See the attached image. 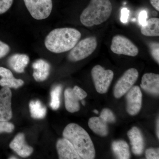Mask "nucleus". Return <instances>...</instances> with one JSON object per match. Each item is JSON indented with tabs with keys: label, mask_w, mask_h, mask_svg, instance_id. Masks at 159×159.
Returning <instances> with one entry per match:
<instances>
[{
	"label": "nucleus",
	"mask_w": 159,
	"mask_h": 159,
	"mask_svg": "<svg viewBox=\"0 0 159 159\" xmlns=\"http://www.w3.org/2000/svg\"><path fill=\"white\" fill-rule=\"evenodd\" d=\"M81 33L74 28H64L54 29L46 36L45 45L47 49L54 53L70 51L78 42Z\"/></svg>",
	"instance_id": "1"
},
{
	"label": "nucleus",
	"mask_w": 159,
	"mask_h": 159,
	"mask_svg": "<svg viewBox=\"0 0 159 159\" xmlns=\"http://www.w3.org/2000/svg\"><path fill=\"white\" fill-rule=\"evenodd\" d=\"M63 136L74 146L80 159H93L95 158V148L87 132L80 125L70 123L63 132Z\"/></svg>",
	"instance_id": "2"
},
{
	"label": "nucleus",
	"mask_w": 159,
	"mask_h": 159,
	"mask_svg": "<svg viewBox=\"0 0 159 159\" xmlns=\"http://www.w3.org/2000/svg\"><path fill=\"white\" fill-rule=\"evenodd\" d=\"M112 11L110 0H91L80 15V22L87 27L100 25L108 19Z\"/></svg>",
	"instance_id": "3"
},
{
	"label": "nucleus",
	"mask_w": 159,
	"mask_h": 159,
	"mask_svg": "<svg viewBox=\"0 0 159 159\" xmlns=\"http://www.w3.org/2000/svg\"><path fill=\"white\" fill-rule=\"evenodd\" d=\"M97 39L94 36L86 38L75 45L70 50L68 58L71 61H77L89 57L97 48Z\"/></svg>",
	"instance_id": "4"
},
{
	"label": "nucleus",
	"mask_w": 159,
	"mask_h": 159,
	"mask_svg": "<svg viewBox=\"0 0 159 159\" xmlns=\"http://www.w3.org/2000/svg\"><path fill=\"white\" fill-rule=\"evenodd\" d=\"M91 74L97 92L100 94L106 93L113 79V72L98 65L92 69Z\"/></svg>",
	"instance_id": "5"
},
{
	"label": "nucleus",
	"mask_w": 159,
	"mask_h": 159,
	"mask_svg": "<svg viewBox=\"0 0 159 159\" xmlns=\"http://www.w3.org/2000/svg\"><path fill=\"white\" fill-rule=\"evenodd\" d=\"M31 16L37 20L47 19L53 8L52 0H24Z\"/></svg>",
	"instance_id": "6"
},
{
	"label": "nucleus",
	"mask_w": 159,
	"mask_h": 159,
	"mask_svg": "<svg viewBox=\"0 0 159 159\" xmlns=\"http://www.w3.org/2000/svg\"><path fill=\"white\" fill-rule=\"evenodd\" d=\"M111 51L115 54L135 57L139 53L136 46L127 38L121 35H115L112 40Z\"/></svg>",
	"instance_id": "7"
},
{
	"label": "nucleus",
	"mask_w": 159,
	"mask_h": 159,
	"mask_svg": "<svg viewBox=\"0 0 159 159\" xmlns=\"http://www.w3.org/2000/svg\"><path fill=\"white\" fill-rule=\"evenodd\" d=\"M139 76V72L136 69L130 68L125 71L115 85L114 91L115 97L118 99L127 93L136 82Z\"/></svg>",
	"instance_id": "8"
},
{
	"label": "nucleus",
	"mask_w": 159,
	"mask_h": 159,
	"mask_svg": "<svg viewBox=\"0 0 159 159\" xmlns=\"http://www.w3.org/2000/svg\"><path fill=\"white\" fill-rule=\"evenodd\" d=\"M64 96L66 109L70 112L74 113L79 111V101L86 97L87 94L82 89L75 86L73 89H66Z\"/></svg>",
	"instance_id": "9"
},
{
	"label": "nucleus",
	"mask_w": 159,
	"mask_h": 159,
	"mask_svg": "<svg viewBox=\"0 0 159 159\" xmlns=\"http://www.w3.org/2000/svg\"><path fill=\"white\" fill-rule=\"evenodd\" d=\"M126 95V110L130 116L136 115L142 106V94L138 86H133Z\"/></svg>",
	"instance_id": "10"
},
{
	"label": "nucleus",
	"mask_w": 159,
	"mask_h": 159,
	"mask_svg": "<svg viewBox=\"0 0 159 159\" xmlns=\"http://www.w3.org/2000/svg\"><path fill=\"white\" fill-rule=\"evenodd\" d=\"M11 97L9 88L4 87L0 90V121H8L12 118Z\"/></svg>",
	"instance_id": "11"
},
{
	"label": "nucleus",
	"mask_w": 159,
	"mask_h": 159,
	"mask_svg": "<svg viewBox=\"0 0 159 159\" xmlns=\"http://www.w3.org/2000/svg\"><path fill=\"white\" fill-rule=\"evenodd\" d=\"M9 147L18 155L22 157L30 156L33 152V148L26 143L24 134L16 135L9 144Z\"/></svg>",
	"instance_id": "12"
},
{
	"label": "nucleus",
	"mask_w": 159,
	"mask_h": 159,
	"mask_svg": "<svg viewBox=\"0 0 159 159\" xmlns=\"http://www.w3.org/2000/svg\"><path fill=\"white\" fill-rule=\"evenodd\" d=\"M56 148L60 159H80L72 144L65 138L58 139Z\"/></svg>",
	"instance_id": "13"
},
{
	"label": "nucleus",
	"mask_w": 159,
	"mask_h": 159,
	"mask_svg": "<svg viewBox=\"0 0 159 159\" xmlns=\"http://www.w3.org/2000/svg\"><path fill=\"white\" fill-rule=\"evenodd\" d=\"M141 86L148 93L154 96L159 94V75L153 73H146L142 76Z\"/></svg>",
	"instance_id": "14"
},
{
	"label": "nucleus",
	"mask_w": 159,
	"mask_h": 159,
	"mask_svg": "<svg viewBox=\"0 0 159 159\" xmlns=\"http://www.w3.org/2000/svg\"><path fill=\"white\" fill-rule=\"evenodd\" d=\"M127 135L130 140L133 152L136 155L142 154L144 150V141L141 130L134 126L129 131Z\"/></svg>",
	"instance_id": "15"
},
{
	"label": "nucleus",
	"mask_w": 159,
	"mask_h": 159,
	"mask_svg": "<svg viewBox=\"0 0 159 159\" xmlns=\"http://www.w3.org/2000/svg\"><path fill=\"white\" fill-rule=\"evenodd\" d=\"M32 68L34 69L33 77L36 81H43L48 77L51 66L44 60H37L33 63Z\"/></svg>",
	"instance_id": "16"
},
{
	"label": "nucleus",
	"mask_w": 159,
	"mask_h": 159,
	"mask_svg": "<svg viewBox=\"0 0 159 159\" xmlns=\"http://www.w3.org/2000/svg\"><path fill=\"white\" fill-rule=\"evenodd\" d=\"M29 62V57L25 54H13L8 60L10 67L17 73H22Z\"/></svg>",
	"instance_id": "17"
},
{
	"label": "nucleus",
	"mask_w": 159,
	"mask_h": 159,
	"mask_svg": "<svg viewBox=\"0 0 159 159\" xmlns=\"http://www.w3.org/2000/svg\"><path fill=\"white\" fill-rule=\"evenodd\" d=\"M89 127L95 134L101 137H105L108 133L107 123L100 117H92L89 120Z\"/></svg>",
	"instance_id": "18"
},
{
	"label": "nucleus",
	"mask_w": 159,
	"mask_h": 159,
	"mask_svg": "<svg viewBox=\"0 0 159 159\" xmlns=\"http://www.w3.org/2000/svg\"><path fill=\"white\" fill-rule=\"evenodd\" d=\"M112 149L117 158H130L129 146L127 142L123 140L114 141L112 144Z\"/></svg>",
	"instance_id": "19"
},
{
	"label": "nucleus",
	"mask_w": 159,
	"mask_h": 159,
	"mask_svg": "<svg viewBox=\"0 0 159 159\" xmlns=\"http://www.w3.org/2000/svg\"><path fill=\"white\" fill-rule=\"evenodd\" d=\"M141 33L147 36H159V19L152 18L146 21L144 26H142Z\"/></svg>",
	"instance_id": "20"
},
{
	"label": "nucleus",
	"mask_w": 159,
	"mask_h": 159,
	"mask_svg": "<svg viewBox=\"0 0 159 159\" xmlns=\"http://www.w3.org/2000/svg\"><path fill=\"white\" fill-rule=\"evenodd\" d=\"M31 116L34 119H42L47 114V108L39 100H33L29 103Z\"/></svg>",
	"instance_id": "21"
},
{
	"label": "nucleus",
	"mask_w": 159,
	"mask_h": 159,
	"mask_svg": "<svg viewBox=\"0 0 159 159\" xmlns=\"http://www.w3.org/2000/svg\"><path fill=\"white\" fill-rule=\"evenodd\" d=\"M62 90V86L60 85L56 86L52 90L51 93V102L50 106L52 109L56 110L59 108L60 105L61 93Z\"/></svg>",
	"instance_id": "22"
},
{
	"label": "nucleus",
	"mask_w": 159,
	"mask_h": 159,
	"mask_svg": "<svg viewBox=\"0 0 159 159\" xmlns=\"http://www.w3.org/2000/svg\"><path fill=\"white\" fill-rule=\"evenodd\" d=\"M24 84L22 80L16 79L13 77L2 78L0 79V85L9 88L18 89Z\"/></svg>",
	"instance_id": "23"
},
{
	"label": "nucleus",
	"mask_w": 159,
	"mask_h": 159,
	"mask_svg": "<svg viewBox=\"0 0 159 159\" xmlns=\"http://www.w3.org/2000/svg\"><path fill=\"white\" fill-rule=\"evenodd\" d=\"M100 117L107 123H113L116 121V118L113 113L107 108H104L102 110Z\"/></svg>",
	"instance_id": "24"
},
{
	"label": "nucleus",
	"mask_w": 159,
	"mask_h": 159,
	"mask_svg": "<svg viewBox=\"0 0 159 159\" xmlns=\"http://www.w3.org/2000/svg\"><path fill=\"white\" fill-rule=\"evenodd\" d=\"M151 54L155 60L159 63V44L158 43L151 42L149 44Z\"/></svg>",
	"instance_id": "25"
},
{
	"label": "nucleus",
	"mask_w": 159,
	"mask_h": 159,
	"mask_svg": "<svg viewBox=\"0 0 159 159\" xmlns=\"http://www.w3.org/2000/svg\"><path fill=\"white\" fill-rule=\"evenodd\" d=\"M14 129V125L8 121H0V133H11Z\"/></svg>",
	"instance_id": "26"
},
{
	"label": "nucleus",
	"mask_w": 159,
	"mask_h": 159,
	"mask_svg": "<svg viewBox=\"0 0 159 159\" xmlns=\"http://www.w3.org/2000/svg\"><path fill=\"white\" fill-rule=\"evenodd\" d=\"M13 0H0V14L5 13L12 6Z\"/></svg>",
	"instance_id": "27"
},
{
	"label": "nucleus",
	"mask_w": 159,
	"mask_h": 159,
	"mask_svg": "<svg viewBox=\"0 0 159 159\" xmlns=\"http://www.w3.org/2000/svg\"><path fill=\"white\" fill-rule=\"evenodd\" d=\"M145 156L148 159H159V148H149L145 151Z\"/></svg>",
	"instance_id": "28"
},
{
	"label": "nucleus",
	"mask_w": 159,
	"mask_h": 159,
	"mask_svg": "<svg viewBox=\"0 0 159 159\" xmlns=\"http://www.w3.org/2000/svg\"><path fill=\"white\" fill-rule=\"evenodd\" d=\"M9 46L6 43L0 41V58L6 56L10 51Z\"/></svg>",
	"instance_id": "29"
},
{
	"label": "nucleus",
	"mask_w": 159,
	"mask_h": 159,
	"mask_svg": "<svg viewBox=\"0 0 159 159\" xmlns=\"http://www.w3.org/2000/svg\"><path fill=\"white\" fill-rule=\"evenodd\" d=\"M0 76L2 78L13 77V75L11 71L6 68L0 67Z\"/></svg>",
	"instance_id": "30"
},
{
	"label": "nucleus",
	"mask_w": 159,
	"mask_h": 159,
	"mask_svg": "<svg viewBox=\"0 0 159 159\" xmlns=\"http://www.w3.org/2000/svg\"><path fill=\"white\" fill-rule=\"evenodd\" d=\"M129 11L127 8H124L121 11V20L122 23H126L128 21Z\"/></svg>",
	"instance_id": "31"
},
{
	"label": "nucleus",
	"mask_w": 159,
	"mask_h": 159,
	"mask_svg": "<svg viewBox=\"0 0 159 159\" xmlns=\"http://www.w3.org/2000/svg\"><path fill=\"white\" fill-rule=\"evenodd\" d=\"M147 19V12L145 11H142L140 12L139 16V21L140 25L144 26L146 23Z\"/></svg>",
	"instance_id": "32"
},
{
	"label": "nucleus",
	"mask_w": 159,
	"mask_h": 159,
	"mask_svg": "<svg viewBox=\"0 0 159 159\" xmlns=\"http://www.w3.org/2000/svg\"><path fill=\"white\" fill-rule=\"evenodd\" d=\"M152 6H153L157 11H159V0H150Z\"/></svg>",
	"instance_id": "33"
},
{
	"label": "nucleus",
	"mask_w": 159,
	"mask_h": 159,
	"mask_svg": "<svg viewBox=\"0 0 159 159\" xmlns=\"http://www.w3.org/2000/svg\"><path fill=\"white\" fill-rule=\"evenodd\" d=\"M159 119L157 120V135L158 139H159Z\"/></svg>",
	"instance_id": "34"
},
{
	"label": "nucleus",
	"mask_w": 159,
	"mask_h": 159,
	"mask_svg": "<svg viewBox=\"0 0 159 159\" xmlns=\"http://www.w3.org/2000/svg\"><path fill=\"white\" fill-rule=\"evenodd\" d=\"M81 103H82V104L83 105H85V101H84V100H83V99L82 100V101H81Z\"/></svg>",
	"instance_id": "35"
},
{
	"label": "nucleus",
	"mask_w": 159,
	"mask_h": 159,
	"mask_svg": "<svg viewBox=\"0 0 159 159\" xmlns=\"http://www.w3.org/2000/svg\"><path fill=\"white\" fill-rule=\"evenodd\" d=\"M96 114H98V111L97 110H94L93 111Z\"/></svg>",
	"instance_id": "36"
},
{
	"label": "nucleus",
	"mask_w": 159,
	"mask_h": 159,
	"mask_svg": "<svg viewBox=\"0 0 159 159\" xmlns=\"http://www.w3.org/2000/svg\"><path fill=\"white\" fill-rule=\"evenodd\" d=\"M9 159H17V158L15 157H11L9 158Z\"/></svg>",
	"instance_id": "37"
}]
</instances>
